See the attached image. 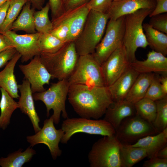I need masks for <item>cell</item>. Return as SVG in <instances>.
<instances>
[{
    "label": "cell",
    "mask_w": 167,
    "mask_h": 167,
    "mask_svg": "<svg viewBox=\"0 0 167 167\" xmlns=\"http://www.w3.org/2000/svg\"><path fill=\"white\" fill-rule=\"evenodd\" d=\"M158 133L152 123L136 113L124 119L115 130V135L121 143L136 142L148 135Z\"/></svg>",
    "instance_id": "30bf717a"
},
{
    "label": "cell",
    "mask_w": 167,
    "mask_h": 167,
    "mask_svg": "<svg viewBox=\"0 0 167 167\" xmlns=\"http://www.w3.org/2000/svg\"><path fill=\"white\" fill-rule=\"evenodd\" d=\"M11 0H0V7L4 3L7 1H11Z\"/></svg>",
    "instance_id": "c3c4849f"
},
{
    "label": "cell",
    "mask_w": 167,
    "mask_h": 167,
    "mask_svg": "<svg viewBox=\"0 0 167 167\" xmlns=\"http://www.w3.org/2000/svg\"><path fill=\"white\" fill-rule=\"evenodd\" d=\"M90 0H68L64 5L65 11L73 9L84 4H87Z\"/></svg>",
    "instance_id": "b9f144b4"
},
{
    "label": "cell",
    "mask_w": 167,
    "mask_h": 167,
    "mask_svg": "<svg viewBox=\"0 0 167 167\" xmlns=\"http://www.w3.org/2000/svg\"><path fill=\"white\" fill-rule=\"evenodd\" d=\"M153 10L143 9L125 15L123 44L130 63L136 60L135 54L138 48H145L148 45L143 32V23Z\"/></svg>",
    "instance_id": "277c9868"
},
{
    "label": "cell",
    "mask_w": 167,
    "mask_h": 167,
    "mask_svg": "<svg viewBox=\"0 0 167 167\" xmlns=\"http://www.w3.org/2000/svg\"><path fill=\"white\" fill-rule=\"evenodd\" d=\"M143 27L148 45L153 50L166 56L167 34L154 28L148 23L143 24Z\"/></svg>",
    "instance_id": "d4e9b609"
},
{
    "label": "cell",
    "mask_w": 167,
    "mask_h": 167,
    "mask_svg": "<svg viewBox=\"0 0 167 167\" xmlns=\"http://www.w3.org/2000/svg\"><path fill=\"white\" fill-rule=\"evenodd\" d=\"M70 85L67 79H63L52 83L47 90L32 94L36 101H41L45 105L47 116L49 115L51 109L53 110L51 116L54 123L58 124L60 121V115L64 119L68 118L66 108V101L68 96Z\"/></svg>",
    "instance_id": "8992f818"
},
{
    "label": "cell",
    "mask_w": 167,
    "mask_h": 167,
    "mask_svg": "<svg viewBox=\"0 0 167 167\" xmlns=\"http://www.w3.org/2000/svg\"><path fill=\"white\" fill-rule=\"evenodd\" d=\"M67 80L70 85L106 86L101 65L92 54L79 56L75 68Z\"/></svg>",
    "instance_id": "ba28073f"
},
{
    "label": "cell",
    "mask_w": 167,
    "mask_h": 167,
    "mask_svg": "<svg viewBox=\"0 0 167 167\" xmlns=\"http://www.w3.org/2000/svg\"><path fill=\"white\" fill-rule=\"evenodd\" d=\"M125 16L116 20L109 19L104 37L92 54L101 65L119 46L123 44Z\"/></svg>",
    "instance_id": "9c48e42d"
},
{
    "label": "cell",
    "mask_w": 167,
    "mask_h": 167,
    "mask_svg": "<svg viewBox=\"0 0 167 167\" xmlns=\"http://www.w3.org/2000/svg\"><path fill=\"white\" fill-rule=\"evenodd\" d=\"M20 148L9 154L6 157L0 158V166L2 167H22L29 162L36 152L30 146L24 151Z\"/></svg>",
    "instance_id": "83f0119b"
},
{
    "label": "cell",
    "mask_w": 167,
    "mask_h": 167,
    "mask_svg": "<svg viewBox=\"0 0 167 167\" xmlns=\"http://www.w3.org/2000/svg\"><path fill=\"white\" fill-rule=\"evenodd\" d=\"M155 101L156 112L152 124L158 133L167 127V97Z\"/></svg>",
    "instance_id": "d6a6232c"
},
{
    "label": "cell",
    "mask_w": 167,
    "mask_h": 167,
    "mask_svg": "<svg viewBox=\"0 0 167 167\" xmlns=\"http://www.w3.org/2000/svg\"><path fill=\"white\" fill-rule=\"evenodd\" d=\"M155 0H122L113 1L106 13L109 19L115 20L123 16L143 9H154L156 5Z\"/></svg>",
    "instance_id": "9a60e30c"
},
{
    "label": "cell",
    "mask_w": 167,
    "mask_h": 167,
    "mask_svg": "<svg viewBox=\"0 0 167 167\" xmlns=\"http://www.w3.org/2000/svg\"><path fill=\"white\" fill-rule=\"evenodd\" d=\"M135 113L134 104L124 100L113 102L106 110L103 119L109 122L116 130L124 119Z\"/></svg>",
    "instance_id": "ffe728a7"
},
{
    "label": "cell",
    "mask_w": 167,
    "mask_h": 167,
    "mask_svg": "<svg viewBox=\"0 0 167 167\" xmlns=\"http://www.w3.org/2000/svg\"><path fill=\"white\" fill-rule=\"evenodd\" d=\"M121 142L115 135L105 136L92 145L88 159L91 167H122Z\"/></svg>",
    "instance_id": "5b68a950"
},
{
    "label": "cell",
    "mask_w": 167,
    "mask_h": 167,
    "mask_svg": "<svg viewBox=\"0 0 167 167\" xmlns=\"http://www.w3.org/2000/svg\"><path fill=\"white\" fill-rule=\"evenodd\" d=\"M142 166L143 167H167V159L154 156L145 161Z\"/></svg>",
    "instance_id": "f35d334b"
},
{
    "label": "cell",
    "mask_w": 167,
    "mask_h": 167,
    "mask_svg": "<svg viewBox=\"0 0 167 167\" xmlns=\"http://www.w3.org/2000/svg\"><path fill=\"white\" fill-rule=\"evenodd\" d=\"M0 33L21 55L22 62H27L33 57L40 55L39 40L41 33L37 32L21 35L10 30Z\"/></svg>",
    "instance_id": "7c38bea8"
},
{
    "label": "cell",
    "mask_w": 167,
    "mask_h": 167,
    "mask_svg": "<svg viewBox=\"0 0 167 167\" xmlns=\"http://www.w3.org/2000/svg\"><path fill=\"white\" fill-rule=\"evenodd\" d=\"M155 74H139L125 100L134 104L144 97Z\"/></svg>",
    "instance_id": "cb8c5ba5"
},
{
    "label": "cell",
    "mask_w": 167,
    "mask_h": 167,
    "mask_svg": "<svg viewBox=\"0 0 167 167\" xmlns=\"http://www.w3.org/2000/svg\"><path fill=\"white\" fill-rule=\"evenodd\" d=\"M48 3L51 11L52 21L64 13V4L63 0H49Z\"/></svg>",
    "instance_id": "74e56055"
},
{
    "label": "cell",
    "mask_w": 167,
    "mask_h": 167,
    "mask_svg": "<svg viewBox=\"0 0 167 167\" xmlns=\"http://www.w3.org/2000/svg\"><path fill=\"white\" fill-rule=\"evenodd\" d=\"M136 113L147 121L152 123L156 114L155 101L144 97L134 104Z\"/></svg>",
    "instance_id": "f1b7e54d"
},
{
    "label": "cell",
    "mask_w": 167,
    "mask_h": 167,
    "mask_svg": "<svg viewBox=\"0 0 167 167\" xmlns=\"http://www.w3.org/2000/svg\"><path fill=\"white\" fill-rule=\"evenodd\" d=\"M159 79L163 92L167 95V75H159Z\"/></svg>",
    "instance_id": "f6af8a7d"
},
{
    "label": "cell",
    "mask_w": 167,
    "mask_h": 167,
    "mask_svg": "<svg viewBox=\"0 0 167 167\" xmlns=\"http://www.w3.org/2000/svg\"><path fill=\"white\" fill-rule=\"evenodd\" d=\"M21 57V55L17 52L4 69L0 72V88L5 90L13 98L18 99L20 96L14 70L16 63Z\"/></svg>",
    "instance_id": "44dd1931"
},
{
    "label": "cell",
    "mask_w": 167,
    "mask_h": 167,
    "mask_svg": "<svg viewBox=\"0 0 167 167\" xmlns=\"http://www.w3.org/2000/svg\"><path fill=\"white\" fill-rule=\"evenodd\" d=\"M139 74L130 66L113 84L107 87L113 102L125 100Z\"/></svg>",
    "instance_id": "ac0fdd59"
},
{
    "label": "cell",
    "mask_w": 167,
    "mask_h": 167,
    "mask_svg": "<svg viewBox=\"0 0 167 167\" xmlns=\"http://www.w3.org/2000/svg\"><path fill=\"white\" fill-rule=\"evenodd\" d=\"M66 43L50 33H41L39 40L40 53H54L59 50Z\"/></svg>",
    "instance_id": "f546056e"
},
{
    "label": "cell",
    "mask_w": 167,
    "mask_h": 167,
    "mask_svg": "<svg viewBox=\"0 0 167 167\" xmlns=\"http://www.w3.org/2000/svg\"><path fill=\"white\" fill-rule=\"evenodd\" d=\"M13 47V46L6 37L0 33V53Z\"/></svg>",
    "instance_id": "ee69618b"
},
{
    "label": "cell",
    "mask_w": 167,
    "mask_h": 167,
    "mask_svg": "<svg viewBox=\"0 0 167 167\" xmlns=\"http://www.w3.org/2000/svg\"><path fill=\"white\" fill-rule=\"evenodd\" d=\"M10 1H7L0 7V27L4 23L9 7Z\"/></svg>",
    "instance_id": "7bdbcfd3"
},
{
    "label": "cell",
    "mask_w": 167,
    "mask_h": 167,
    "mask_svg": "<svg viewBox=\"0 0 167 167\" xmlns=\"http://www.w3.org/2000/svg\"><path fill=\"white\" fill-rule=\"evenodd\" d=\"M79 56L74 42L66 43L52 54L40 53L41 60L51 76L58 80L67 79L76 66Z\"/></svg>",
    "instance_id": "3957f363"
},
{
    "label": "cell",
    "mask_w": 167,
    "mask_h": 167,
    "mask_svg": "<svg viewBox=\"0 0 167 167\" xmlns=\"http://www.w3.org/2000/svg\"><path fill=\"white\" fill-rule=\"evenodd\" d=\"M17 52L14 47L10 48L0 53V68L11 60Z\"/></svg>",
    "instance_id": "ab89813d"
},
{
    "label": "cell",
    "mask_w": 167,
    "mask_h": 167,
    "mask_svg": "<svg viewBox=\"0 0 167 167\" xmlns=\"http://www.w3.org/2000/svg\"><path fill=\"white\" fill-rule=\"evenodd\" d=\"M155 156L161 158L167 159V146L160 150Z\"/></svg>",
    "instance_id": "7dc6e473"
},
{
    "label": "cell",
    "mask_w": 167,
    "mask_h": 167,
    "mask_svg": "<svg viewBox=\"0 0 167 167\" xmlns=\"http://www.w3.org/2000/svg\"><path fill=\"white\" fill-rule=\"evenodd\" d=\"M67 96L76 113L81 117L87 118L98 119L113 103L106 86L71 85Z\"/></svg>",
    "instance_id": "6da1fadb"
},
{
    "label": "cell",
    "mask_w": 167,
    "mask_h": 167,
    "mask_svg": "<svg viewBox=\"0 0 167 167\" xmlns=\"http://www.w3.org/2000/svg\"><path fill=\"white\" fill-rule=\"evenodd\" d=\"M120 151L122 167H131L147 156L144 148L121 142Z\"/></svg>",
    "instance_id": "484cf974"
},
{
    "label": "cell",
    "mask_w": 167,
    "mask_h": 167,
    "mask_svg": "<svg viewBox=\"0 0 167 167\" xmlns=\"http://www.w3.org/2000/svg\"><path fill=\"white\" fill-rule=\"evenodd\" d=\"M158 74H155L145 97L156 101L167 97L161 88Z\"/></svg>",
    "instance_id": "e575fe53"
},
{
    "label": "cell",
    "mask_w": 167,
    "mask_h": 167,
    "mask_svg": "<svg viewBox=\"0 0 167 167\" xmlns=\"http://www.w3.org/2000/svg\"><path fill=\"white\" fill-rule=\"evenodd\" d=\"M63 0L64 4L65 5V4L66 3V2L68 0Z\"/></svg>",
    "instance_id": "681fc988"
},
{
    "label": "cell",
    "mask_w": 167,
    "mask_h": 167,
    "mask_svg": "<svg viewBox=\"0 0 167 167\" xmlns=\"http://www.w3.org/2000/svg\"><path fill=\"white\" fill-rule=\"evenodd\" d=\"M1 97L0 101V128H6L10 123V119L14 111L19 108V104L4 89L0 88Z\"/></svg>",
    "instance_id": "4316f807"
},
{
    "label": "cell",
    "mask_w": 167,
    "mask_h": 167,
    "mask_svg": "<svg viewBox=\"0 0 167 167\" xmlns=\"http://www.w3.org/2000/svg\"><path fill=\"white\" fill-rule=\"evenodd\" d=\"M26 79L30 83L32 93L44 91V85L49 84L51 76L41 62L40 55L35 56L26 65H19Z\"/></svg>",
    "instance_id": "5bb4252c"
},
{
    "label": "cell",
    "mask_w": 167,
    "mask_h": 167,
    "mask_svg": "<svg viewBox=\"0 0 167 167\" xmlns=\"http://www.w3.org/2000/svg\"><path fill=\"white\" fill-rule=\"evenodd\" d=\"M50 6L48 2L41 9L34 13L35 29L38 32L49 33L53 28L52 21L49 19V12Z\"/></svg>",
    "instance_id": "4dcf8cb0"
},
{
    "label": "cell",
    "mask_w": 167,
    "mask_h": 167,
    "mask_svg": "<svg viewBox=\"0 0 167 167\" xmlns=\"http://www.w3.org/2000/svg\"><path fill=\"white\" fill-rule=\"evenodd\" d=\"M52 22L53 28L49 33L66 43L69 42L70 28L67 20L61 15Z\"/></svg>",
    "instance_id": "836d02e7"
},
{
    "label": "cell",
    "mask_w": 167,
    "mask_h": 167,
    "mask_svg": "<svg viewBox=\"0 0 167 167\" xmlns=\"http://www.w3.org/2000/svg\"><path fill=\"white\" fill-rule=\"evenodd\" d=\"M109 20L107 13L90 11L83 30L74 41L79 56L94 53L105 33Z\"/></svg>",
    "instance_id": "7a4b0ae2"
},
{
    "label": "cell",
    "mask_w": 167,
    "mask_h": 167,
    "mask_svg": "<svg viewBox=\"0 0 167 167\" xmlns=\"http://www.w3.org/2000/svg\"><path fill=\"white\" fill-rule=\"evenodd\" d=\"M101 66L105 86L108 87L130 66L123 44L114 51Z\"/></svg>",
    "instance_id": "4fadbf2b"
},
{
    "label": "cell",
    "mask_w": 167,
    "mask_h": 167,
    "mask_svg": "<svg viewBox=\"0 0 167 167\" xmlns=\"http://www.w3.org/2000/svg\"><path fill=\"white\" fill-rule=\"evenodd\" d=\"M61 128L64 132L60 141L63 144L67 143L71 137L78 133L103 136H112L115 134L112 126L104 119L68 118L63 121Z\"/></svg>",
    "instance_id": "52a82bcc"
},
{
    "label": "cell",
    "mask_w": 167,
    "mask_h": 167,
    "mask_svg": "<svg viewBox=\"0 0 167 167\" xmlns=\"http://www.w3.org/2000/svg\"><path fill=\"white\" fill-rule=\"evenodd\" d=\"M130 66L139 74L153 73L167 75V58L153 50L148 52L146 60L136 59L130 63Z\"/></svg>",
    "instance_id": "2e32d148"
},
{
    "label": "cell",
    "mask_w": 167,
    "mask_h": 167,
    "mask_svg": "<svg viewBox=\"0 0 167 167\" xmlns=\"http://www.w3.org/2000/svg\"><path fill=\"white\" fill-rule=\"evenodd\" d=\"M31 2L28 0L24 6L17 18L12 24L9 30L14 32L23 31L28 33H36L34 13L35 10L31 8Z\"/></svg>",
    "instance_id": "603a6c76"
},
{
    "label": "cell",
    "mask_w": 167,
    "mask_h": 167,
    "mask_svg": "<svg viewBox=\"0 0 167 167\" xmlns=\"http://www.w3.org/2000/svg\"><path fill=\"white\" fill-rule=\"evenodd\" d=\"M43 124L42 128L35 135L27 136V141L30 143V147L39 143L46 145L49 150L53 159L56 160L62 153L59 144L64 132L62 128L56 129L51 116L45 119Z\"/></svg>",
    "instance_id": "8fae6325"
},
{
    "label": "cell",
    "mask_w": 167,
    "mask_h": 167,
    "mask_svg": "<svg viewBox=\"0 0 167 167\" xmlns=\"http://www.w3.org/2000/svg\"><path fill=\"white\" fill-rule=\"evenodd\" d=\"M167 127L155 135L146 136L130 144L133 147L144 148L149 159L155 156L160 150L167 146Z\"/></svg>",
    "instance_id": "7402d4cb"
},
{
    "label": "cell",
    "mask_w": 167,
    "mask_h": 167,
    "mask_svg": "<svg viewBox=\"0 0 167 167\" xmlns=\"http://www.w3.org/2000/svg\"><path fill=\"white\" fill-rule=\"evenodd\" d=\"M28 0H11L10 1L5 20L0 27V33L10 29L12 24Z\"/></svg>",
    "instance_id": "1f68e13d"
},
{
    "label": "cell",
    "mask_w": 167,
    "mask_h": 167,
    "mask_svg": "<svg viewBox=\"0 0 167 167\" xmlns=\"http://www.w3.org/2000/svg\"><path fill=\"white\" fill-rule=\"evenodd\" d=\"M121 0H113V1H121Z\"/></svg>",
    "instance_id": "f907efd6"
},
{
    "label": "cell",
    "mask_w": 167,
    "mask_h": 167,
    "mask_svg": "<svg viewBox=\"0 0 167 167\" xmlns=\"http://www.w3.org/2000/svg\"><path fill=\"white\" fill-rule=\"evenodd\" d=\"M18 89L20 93L18 102L19 108L29 117L36 133L41 129L39 125L40 119L35 109L30 84L25 79L21 84L18 85Z\"/></svg>",
    "instance_id": "e0dca14e"
},
{
    "label": "cell",
    "mask_w": 167,
    "mask_h": 167,
    "mask_svg": "<svg viewBox=\"0 0 167 167\" xmlns=\"http://www.w3.org/2000/svg\"><path fill=\"white\" fill-rule=\"evenodd\" d=\"M155 0L156 2V5L149 15L150 17L167 12V0Z\"/></svg>",
    "instance_id": "60d3db41"
},
{
    "label": "cell",
    "mask_w": 167,
    "mask_h": 167,
    "mask_svg": "<svg viewBox=\"0 0 167 167\" xmlns=\"http://www.w3.org/2000/svg\"><path fill=\"white\" fill-rule=\"evenodd\" d=\"M113 1V0H90L87 5L90 10L106 13Z\"/></svg>",
    "instance_id": "8d00e7d4"
},
{
    "label": "cell",
    "mask_w": 167,
    "mask_h": 167,
    "mask_svg": "<svg viewBox=\"0 0 167 167\" xmlns=\"http://www.w3.org/2000/svg\"><path fill=\"white\" fill-rule=\"evenodd\" d=\"M34 8L40 10L43 6L45 0H29Z\"/></svg>",
    "instance_id": "bcb514c9"
},
{
    "label": "cell",
    "mask_w": 167,
    "mask_h": 167,
    "mask_svg": "<svg viewBox=\"0 0 167 167\" xmlns=\"http://www.w3.org/2000/svg\"><path fill=\"white\" fill-rule=\"evenodd\" d=\"M90 11L86 4L65 11L62 14L69 24V42H74L79 36L83 29Z\"/></svg>",
    "instance_id": "d6986e66"
},
{
    "label": "cell",
    "mask_w": 167,
    "mask_h": 167,
    "mask_svg": "<svg viewBox=\"0 0 167 167\" xmlns=\"http://www.w3.org/2000/svg\"><path fill=\"white\" fill-rule=\"evenodd\" d=\"M148 24L154 28L167 34V13L151 17Z\"/></svg>",
    "instance_id": "d590c367"
}]
</instances>
